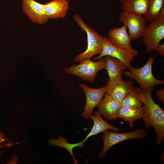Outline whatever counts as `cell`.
<instances>
[{
	"mask_svg": "<svg viewBox=\"0 0 164 164\" xmlns=\"http://www.w3.org/2000/svg\"><path fill=\"white\" fill-rule=\"evenodd\" d=\"M154 87H151L144 90L141 89L145 99L142 118L145 128H154L156 135V143L160 145L164 139V111L152 98V94Z\"/></svg>",
	"mask_w": 164,
	"mask_h": 164,
	"instance_id": "6da1fadb",
	"label": "cell"
},
{
	"mask_svg": "<svg viewBox=\"0 0 164 164\" xmlns=\"http://www.w3.org/2000/svg\"><path fill=\"white\" fill-rule=\"evenodd\" d=\"M73 19L82 31L87 34V47L84 52L77 55L74 59L75 62L87 59H91L94 55L100 54L102 50L101 41L103 36L95 31L86 24L78 14L73 16Z\"/></svg>",
	"mask_w": 164,
	"mask_h": 164,
	"instance_id": "7a4b0ae2",
	"label": "cell"
},
{
	"mask_svg": "<svg viewBox=\"0 0 164 164\" xmlns=\"http://www.w3.org/2000/svg\"><path fill=\"white\" fill-rule=\"evenodd\" d=\"M146 25L142 36L148 53L156 51L161 40L164 38V5L157 16Z\"/></svg>",
	"mask_w": 164,
	"mask_h": 164,
	"instance_id": "3957f363",
	"label": "cell"
},
{
	"mask_svg": "<svg viewBox=\"0 0 164 164\" xmlns=\"http://www.w3.org/2000/svg\"><path fill=\"white\" fill-rule=\"evenodd\" d=\"M152 53L146 63L142 67L136 68L132 67L129 71L124 73L125 75L131 79L135 80L138 84L141 90H144L157 85L163 84L164 81L158 80L153 76L152 66L153 61L156 56L152 57Z\"/></svg>",
	"mask_w": 164,
	"mask_h": 164,
	"instance_id": "277c9868",
	"label": "cell"
},
{
	"mask_svg": "<svg viewBox=\"0 0 164 164\" xmlns=\"http://www.w3.org/2000/svg\"><path fill=\"white\" fill-rule=\"evenodd\" d=\"M79 62L77 64L65 68V73L77 76L84 81L93 82L98 72L105 69V60L104 57L97 61L87 59Z\"/></svg>",
	"mask_w": 164,
	"mask_h": 164,
	"instance_id": "5b68a950",
	"label": "cell"
},
{
	"mask_svg": "<svg viewBox=\"0 0 164 164\" xmlns=\"http://www.w3.org/2000/svg\"><path fill=\"white\" fill-rule=\"evenodd\" d=\"M101 44L102 51L99 55L93 58L94 60H97L108 55L121 60L128 70L132 67L131 62L133 63L135 57L138 54L136 49L132 48L127 50L118 47L113 44L105 36L102 37Z\"/></svg>",
	"mask_w": 164,
	"mask_h": 164,
	"instance_id": "8992f818",
	"label": "cell"
},
{
	"mask_svg": "<svg viewBox=\"0 0 164 164\" xmlns=\"http://www.w3.org/2000/svg\"><path fill=\"white\" fill-rule=\"evenodd\" d=\"M145 130L138 129L128 132L118 133L106 130L102 132L103 147L99 154V158H104L107 151L115 144L131 139H142L146 137Z\"/></svg>",
	"mask_w": 164,
	"mask_h": 164,
	"instance_id": "52a82bcc",
	"label": "cell"
},
{
	"mask_svg": "<svg viewBox=\"0 0 164 164\" xmlns=\"http://www.w3.org/2000/svg\"><path fill=\"white\" fill-rule=\"evenodd\" d=\"M119 20L128 28V34L132 40H135L142 36L146 23L142 16L123 11L121 13Z\"/></svg>",
	"mask_w": 164,
	"mask_h": 164,
	"instance_id": "ba28073f",
	"label": "cell"
},
{
	"mask_svg": "<svg viewBox=\"0 0 164 164\" xmlns=\"http://www.w3.org/2000/svg\"><path fill=\"white\" fill-rule=\"evenodd\" d=\"M79 85L83 90L86 98L82 117L87 119L90 118L94 108L107 93L106 85L100 88H93L82 83Z\"/></svg>",
	"mask_w": 164,
	"mask_h": 164,
	"instance_id": "9c48e42d",
	"label": "cell"
},
{
	"mask_svg": "<svg viewBox=\"0 0 164 164\" xmlns=\"http://www.w3.org/2000/svg\"><path fill=\"white\" fill-rule=\"evenodd\" d=\"M23 12L34 23L42 24L48 22L49 18L46 14L45 5L35 0H22Z\"/></svg>",
	"mask_w": 164,
	"mask_h": 164,
	"instance_id": "30bf717a",
	"label": "cell"
},
{
	"mask_svg": "<svg viewBox=\"0 0 164 164\" xmlns=\"http://www.w3.org/2000/svg\"><path fill=\"white\" fill-rule=\"evenodd\" d=\"M97 107L101 116L108 120H113L117 118L121 107V101L114 99L106 93Z\"/></svg>",
	"mask_w": 164,
	"mask_h": 164,
	"instance_id": "8fae6325",
	"label": "cell"
},
{
	"mask_svg": "<svg viewBox=\"0 0 164 164\" xmlns=\"http://www.w3.org/2000/svg\"><path fill=\"white\" fill-rule=\"evenodd\" d=\"M107 93L114 99L121 101L134 87L132 81H124L122 79L114 82L107 80Z\"/></svg>",
	"mask_w": 164,
	"mask_h": 164,
	"instance_id": "7c38bea8",
	"label": "cell"
},
{
	"mask_svg": "<svg viewBox=\"0 0 164 164\" xmlns=\"http://www.w3.org/2000/svg\"><path fill=\"white\" fill-rule=\"evenodd\" d=\"M109 41L114 46L125 49H132L131 42L132 40L127 31V28L123 25L110 29L108 33Z\"/></svg>",
	"mask_w": 164,
	"mask_h": 164,
	"instance_id": "4fadbf2b",
	"label": "cell"
},
{
	"mask_svg": "<svg viewBox=\"0 0 164 164\" xmlns=\"http://www.w3.org/2000/svg\"><path fill=\"white\" fill-rule=\"evenodd\" d=\"M45 5L46 14L52 19L65 17L70 7L67 0H52Z\"/></svg>",
	"mask_w": 164,
	"mask_h": 164,
	"instance_id": "5bb4252c",
	"label": "cell"
},
{
	"mask_svg": "<svg viewBox=\"0 0 164 164\" xmlns=\"http://www.w3.org/2000/svg\"><path fill=\"white\" fill-rule=\"evenodd\" d=\"M105 69L107 71L111 82L122 79V76L126 67L123 62L115 57L107 55L105 56Z\"/></svg>",
	"mask_w": 164,
	"mask_h": 164,
	"instance_id": "9a60e30c",
	"label": "cell"
},
{
	"mask_svg": "<svg viewBox=\"0 0 164 164\" xmlns=\"http://www.w3.org/2000/svg\"><path fill=\"white\" fill-rule=\"evenodd\" d=\"M94 122V125L90 132L84 139L85 142L90 137L97 135L106 130L110 129L115 132L119 131V128L110 124L105 121L98 111H96L94 114H92L90 118Z\"/></svg>",
	"mask_w": 164,
	"mask_h": 164,
	"instance_id": "2e32d148",
	"label": "cell"
},
{
	"mask_svg": "<svg viewBox=\"0 0 164 164\" xmlns=\"http://www.w3.org/2000/svg\"><path fill=\"white\" fill-rule=\"evenodd\" d=\"M123 11L139 15H146L148 12V0H120Z\"/></svg>",
	"mask_w": 164,
	"mask_h": 164,
	"instance_id": "e0dca14e",
	"label": "cell"
},
{
	"mask_svg": "<svg viewBox=\"0 0 164 164\" xmlns=\"http://www.w3.org/2000/svg\"><path fill=\"white\" fill-rule=\"evenodd\" d=\"M145 101L141 89L134 87L121 101V107L138 108L142 106Z\"/></svg>",
	"mask_w": 164,
	"mask_h": 164,
	"instance_id": "ac0fdd59",
	"label": "cell"
},
{
	"mask_svg": "<svg viewBox=\"0 0 164 164\" xmlns=\"http://www.w3.org/2000/svg\"><path fill=\"white\" fill-rule=\"evenodd\" d=\"M143 114L142 106L138 108L121 107L118 112L117 117L121 118L129 123L131 127H132L133 122L142 118Z\"/></svg>",
	"mask_w": 164,
	"mask_h": 164,
	"instance_id": "d6986e66",
	"label": "cell"
},
{
	"mask_svg": "<svg viewBox=\"0 0 164 164\" xmlns=\"http://www.w3.org/2000/svg\"><path fill=\"white\" fill-rule=\"evenodd\" d=\"M84 140L81 142L74 144H71L68 142L66 138L62 136H59L57 139L52 138L50 139L49 141V144L53 146H58L65 149L70 154L73 158L74 163L77 164L79 163L74 158L73 152V148L76 147L83 148L84 146Z\"/></svg>",
	"mask_w": 164,
	"mask_h": 164,
	"instance_id": "ffe728a7",
	"label": "cell"
},
{
	"mask_svg": "<svg viewBox=\"0 0 164 164\" xmlns=\"http://www.w3.org/2000/svg\"><path fill=\"white\" fill-rule=\"evenodd\" d=\"M148 10L145 15L146 23L155 19L164 5V0H148Z\"/></svg>",
	"mask_w": 164,
	"mask_h": 164,
	"instance_id": "44dd1931",
	"label": "cell"
},
{
	"mask_svg": "<svg viewBox=\"0 0 164 164\" xmlns=\"http://www.w3.org/2000/svg\"><path fill=\"white\" fill-rule=\"evenodd\" d=\"M14 145V143L6 137L2 132L0 131V148L9 147Z\"/></svg>",
	"mask_w": 164,
	"mask_h": 164,
	"instance_id": "7402d4cb",
	"label": "cell"
},
{
	"mask_svg": "<svg viewBox=\"0 0 164 164\" xmlns=\"http://www.w3.org/2000/svg\"><path fill=\"white\" fill-rule=\"evenodd\" d=\"M156 94L160 101L163 104L164 103V90L163 89L158 90L156 91Z\"/></svg>",
	"mask_w": 164,
	"mask_h": 164,
	"instance_id": "603a6c76",
	"label": "cell"
},
{
	"mask_svg": "<svg viewBox=\"0 0 164 164\" xmlns=\"http://www.w3.org/2000/svg\"><path fill=\"white\" fill-rule=\"evenodd\" d=\"M156 51H157L158 53L161 56H164V43L162 44H160L157 46Z\"/></svg>",
	"mask_w": 164,
	"mask_h": 164,
	"instance_id": "cb8c5ba5",
	"label": "cell"
}]
</instances>
